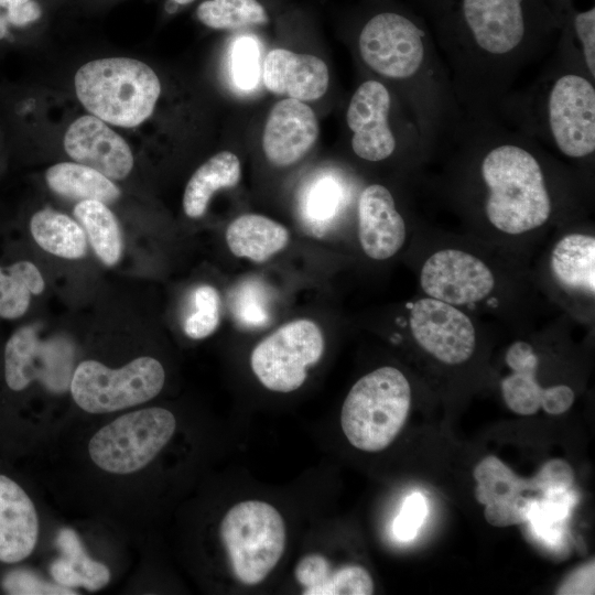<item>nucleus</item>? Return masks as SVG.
<instances>
[{
    "label": "nucleus",
    "instance_id": "19",
    "mask_svg": "<svg viewBox=\"0 0 595 595\" xmlns=\"http://www.w3.org/2000/svg\"><path fill=\"white\" fill-rule=\"evenodd\" d=\"M40 521L35 505L13 477L0 472V564L13 565L36 548Z\"/></svg>",
    "mask_w": 595,
    "mask_h": 595
},
{
    "label": "nucleus",
    "instance_id": "43",
    "mask_svg": "<svg viewBox=\"0 0 595 595\" xmlns=\"http://www.w3.org/2000/svg\"><path fill=\"white\" fill-rule=\"evenodd\" d=\"M172 1H174L177 4H187L194 0H172Z\"/></svg>",
    "mask_w": 595,
    "mask_h": 595
},
{
    "label": "nucleus",
    "instance_id": "30",
    "mask_svg": "<svg viewBox=\"0 0 595 595\" xmlns=\"http://www.w3.org/2000/svg\"><path fill=\"white\" fill-rule=\"evenodd\" d=\"M44 289L43 275L32 261L0 262V318H22L30 309L32 296L42 294Z\"/></svg>",
    "mask_w": 595,
    "mask_h": 595
},
{
    "label": "nucleus",
    "instance_id": "33",
    "mask_svg": "<svg viewBox=\"0 0 595 595\" xmlns=\"http://www.w3.org/2000/svg\"><path fill=\"white\" fill-rule=\"evenodd\" d=\"M574 502V493L570 489L534 497L527 522L537 537L552 545L558 544L564 537V523Z\"/></svg>",
    "mask_w": 595,
    "mask_h": 595
},
{
    "label": "nucleus",
    "instance_id": "4",
    "mask_svg": "<svg viewBox=\"0 0 595 595\" xmlns=\"http://www.w3.org/2000/svg\"><path fill=\"white\" fill-rule=\"evenodd\" d=\"M497 116L567 159L594 158L595 78L569 47L555 45L539 75L512 90Z\"/></svg>",
    "mask_w": 595,
    "mask_h": 595
},
{
    "label": "nucleus",
    "instance_id": "5",
    "mask_svg": "<svg viewBox=\"0 0 595 595\" xmlns=\"http://www.w3.org/2000/svg\"><path fill=\"white\" fill-rule=\"evenodd\" d=\"M75 91L95 117L132 128L153 112L161 93L154 71L129 57H106L84 64L75 74Z\"/></svg>",
    "mask_w": 595,
    "mask_h": 595
},
{
    "label": "nucleus",
    "instance_id": "3",
    "mask_svg": "<svg viewBox=\"0 0 595 595\" xmlns=\"http://www.w3.org/2000/svg\"><path fill=\"white\" fill-rule=\"evenodd\" d=\"M446 144L472 160L484 190V214L496 229L519 235L549 220L553 199L534 138L498 116H464Z\"/></svg>",
    "mask_w": 595,
    "mask_h": 595
},
{
    "label": "nucleus",
    "instance_id": "9",
    "mask_svg": "<svg viewBox=\"0 0 595 595\" xmlns=\"http://www.w3.org/2000/svg\"><path fill=\"white\" fill-rule=\"evenodd\" d=\"M164 381L163 366L150 356L134 358L119 368L107 367L97 360H84L75 368L69 389L80 409L104 414L153 399L162 390Z\"/></svg>",
    "mask_w": 595,
    "mask_h": 595
},
{
    "label": "nucleus",
    "instance_id": "8",
    "mask_svg": "<svg viewBox=\"0 0 595 595\" xmlns=\"http://www.w3.org/2000/svg\"><path fill=\"white\" fill-rule=\"evenodd\" d=\"M176 429L174 414L150 407L125 413L100 428L88 443V454L101 470L113 475L136 473L149 465Z\"/></svg>",
    "mask_w": 595,
    "mask_h": 595
},
{
    "label": "nucleus",
    "instance_id": "6",
    "mask_svg": "<svg viewBox=\"0 0 595 595\" xmlns=\"http://www.w3.org/2000/svg\"><path fill=\"white\" fill-rule=\"evenodd\" d=\"M410 404L405 376L394 367L378 368L350 388L340 412L343 432L358 450L382 451L403 428Z\"/></svg>",
    "mask_w": 595,
    "mask_h": 595
},
{
    "label": "nucleus",
    "instance_id": "20",
    "mask_svg": "<svg viewBox=\"0 0 595 595\" xmlns=\"http://www.w3.org/2000/svg\"><path fill=\"white\" fill-rule=\"evenodd\" d=\"M262 79L266 88L275 95L310 101L326 93L329 72L317 56L274 48L264 57Z\"/></svg>",
    "mask_w": 595,
    "mask_h": 595
},
{
    "label": "nucleus",
    "instance_id": "7",
    "mask_svg": "<svg viewBox=\"0 0 595 595\" xmlns=\"http://www.w3.org/2000/svg\"><path fill=\"white\" fill-rule=\"evenodd\" d=\"M219 533L236 578L261 583L280 561L286 541L280 512L260 500L240 501L224 516Z\"/></svg>",
    "mask_w": 595,
    "mask_h": 595
},
{
    "label": "nucleus",
    "instance_id": "25",
    "mask_svg": "<svg viewBox=\"0 0 595 595\" xmlns=\"http://www.w3.org/2000/svg\"><path fill=\"white\" fill-rule=\"evenodd\" d=\"M556 281L565 289L594 296L595 293V238L589 235L570 234L554 246L550 259Z\"/></svg>",
    "mask_w": 595,
    "mask_h": 595
},
{
    "label": "nucleus",
    "instance_id": "41",
    "mask_svg": "<svg viewBox=\"0 0 595 595\" xmlns=\"http://www.w3.org/2000/svg\"><path fill=\"white\" fill-rule=\"evenodd\" d=\"M558 594H594V561L572 572L556 591Z\"/></svg>",
    "mask_w": 595,
    "mask_h": 595
},
{
    "label": "nucleus",
    "instance_id": "34",
    "mask_svg": "<svg viewBox=\"0 0 595 595\" xmlns=\"http://www.w3.org/2000/svg\"><path fill=\"white\" fill-rule=\"evenodd\" d=\"M230 310L238 324L247 328L266 326L271 318L270 295L255 279L240 282L230 293Z\"/></svg>",
    "mask_w": 595,
    "mask_h": 595
},
{
    "label": "nucleus",
    "instance_id": "31",
    "mask_svg": "<svg viewBox=\"0 0 595 595\" xmlns=\"http://www.w3.org/2000/svg\"><path fill=\"white\" fill-rule=\"evenodd\" d=\"M74 215L84 227L97 257L106 266H115L121 256L122 239L119 223L107 205L99 201H80Z\"/></svg>",
    "mask_w": 595,
    "mask_h": 595
},
{
    "label": "nucleus",
    "instance_id": "35",
    "mask_svg": "<svg viewBox=\"0 0 595 595\" xmlns=\"http://www.w3.org/2000/svg\"><path fill=\"white\" fill-rule=\"evenodd\" d=\"M342 192L332 178L314 182L304 195L302 216L305 225L317 235L323 234L338 212Z\"/></svg>",
    "mask_w": 595,
    "mask_h": 595
},
{
    "label": "nucleus",
    "instance_id": "37",
    "mask_svg": "<svg viewBox=\"0 0 595 595\" xmlns=\"http://www.w3.org/2000/svg\"><path fill=\"white\" fill-rule=\"evenodd\" d=\"M4 593L13 595H74L73 588L61 586L42 578L26 569L9 571L1 581Z\"/></svg>",
    "mask_w": 595,
    "mask_h": 595
},
{
    "label": "nucleus",
    "instance_id": "18",
    "mask_svg": "<svg viewBox=\"0 0 595 595\" xmlns=\"http://www.w3.org/2000/svg\"><path fill=\"white\" fill-rule=\"evenodd\" d=\"M357 215L359 242L369 258L386 260L401 249L405 240V223L386 186H366L359 195Z\"/></svg>",
    "mask_w": 595,
    "mask_h": 595
},
{
    "label": "nucleus",
    "instance_id": "13",
    "mask_svg": "<svg viewBox=\"0 0 595 595\" xmlns=\"http://www.w3.org/2000/svg\"><path fill=\"white\" fill-rule=\"evenodd\" d=\"M410 328L416 343L447 365L467 361L476 346L470 318L452 304L424 298L410 312Z\"/></svg>",
    "mask_w": 595,
    "mask_h": 595
},
{
    "label": "nucleus",
    "instance_id": "12",
    "mask_svg": "<svg viewBox=\"0 0 595 595\" xmlns=\"http://www.w3.org/2000/svg\"><path fill=\"white\" fill-rule=\"evenodd\" d=\"M393 95L387 85L369 78L358 85L346 110V125L351 132L353 152L367 162L391 158L400 137L391 125Z\"/></svg>",
    "mask_w": 595,
    "mask_h": 595
},
{
    "label": "nucleus",
    "instance_id": "1",
    "mask_svg": "<svg viewBox=\"0 0 595 595\" xmlns=\"http://www.w3.org/2000/svg\"><path fill=\"white\" fill-rule=\"evenodd\" d=\"M428 23L468 118L495 117L524 71L552 53L545 0H411Z\"/></svg>",
    "mask_w": 595,
    "mask_h": 595
},
{
    "label": "nucleus",
    "instance_id": "17",
    "mask_svg": "<svg viewBox=\"0 0 595 595\" xmlns=\"http://www.w3.org/2000/svg\"><path fill=\"white\" fill-rule=\"evenodd\" d=\"M318 123L306 104L286 98L270 110L262 134V148L268 161L278 167L300 161L314 145Z\"/></svg>",
    "mask_w": 595,
    "mask_h": 595
},
{
    "label": "nucleus",
    "instance_id": "42",
    "mask_svg": "<svg viewBox=\"0 0 595 595\" xmlns=\"http://www.w3.org/2000/svg\"><path fill=\"white\" fill-rule=\"evenodd\" d=\"M2 4L0 2V40L4 39L8 35V21L4 12L1 11Z\"/></svg>",
    "mask_w": 595,
    "mask_h": 595
},
{
    "label": "nucleus",
    "instance_id": "15",
    "mask_svg": "<svg viewBox=\"0 0 595 595\" xmlns=\"http://www.w3.org/2000/svg\"><path fill=\"white\" fill-rule=\"evenodd\" d=\"M505 360L511 374L502 379L501 393L511 411L531 415L542 408L549 414H562L572 407L574 392L569 386L542 388L539 385V360L530 344L515 342L508 348Z\"/></svg>",
    "mask_w": 595,
    "mask_h": 595
},
{
    "label": "nucleus",
    "instance_id": "39",
    "mask_svg": "<svg viewBox=\"0 0 595 595\" xmlns=\"http://www.w3.org/2000/svg\"><path fill=\"white\" fill-rule=\"evenodd\" d=\"M428 513L425 497L420 493L409 495L393 522V533L401 541L415 538Z\"/></svg>",
    "mask_w": 595,
    "mask_h": 595
},
{
    "label": "nucleus",
    "instance_id": "10",
    "mask_svg": "<svg viewBox=\"0 0 595 595\" xmlns=\"http://www.w3.org/2000/svg\"><path fill=\"white\" fill-rule=\"evenodd\" d=\"M324 348V336L315 322L294 320L264 337L252 349L250 366L267 389L288 393L304 383L307 369L318 363Z\"/></svg>",
    "mask_w": 595,
    "mask_h": 595
},
{
    "label": "nucleus",
    "instance_id": "23",
    "mask_svg": "<svg viewBox=\"0 0 595 595\" xmlns=\"http://www.w3.org/2000/svg\"><path fill=\"white\" fill-rule=\"evenodd\" d=\"M46 345L37 328L26 324L18 327L6 340L2 349V380L12 393L25 391L44 371Z\"/></svg>",
    "mask_w": 595,
    "mask_h": 595
},
{
    "label": "nucleus",
    "instance_id": "2",
    "mask_svg": "<svg viewBox=\"0 0 595 595\" xmlns=\"http://www.w3.org/2000/svg\"><path fill=\"white\" fill-rule=\"evenodd\" d=\"M357 51L369 71L399 87L426 154L444 147L464 113L423 17L412 8L374 12L358 31Z\"/></svg>",
    "mask_w": 595,
    "mask_h": 595
},
{
    "label": "nucleus",
    "instance_id": "16",
    "mask_svg": "<svg viewBox=\"0 0 595 595\" xmlns=\"http://www.w3.org/2000/svg\"><path fill=\"white\" fill-rule=\"evenodd\" d=\"M64 149L75 162L115 181L126 178L134 163L125 139L93 115L72 122L64 137Z\"/></svg>",
    "mask_w": 595,
    "mask_h": 595
},
{
    "label": "nucleus",
    "instance_id": "36",
    "mask_svg": "<svg viewBox=\"0 0 595 595\" xmlns=\"http://www.w3.org/2000/svg\"><path fill=\"white\" fill-rule=\"evenodd\" d=\"M195 311L184 321V333L193 339H202L212 335L219 325L220 298L217 290L202 284L193 294Z\"/></svg>",
    "mask_w": 595,
    "mask_h": 595
},
{
    "label": "nucleus",
    "instance_id": "11",
    "mask_svg": "<svg viewBox=\"0 0 595 595\" xmlns=\"http://www.w3.org/2000/svg\"><path fill=\"white\" fill-rule=\"evenodd\" d=\"M474 478L477 482L475 497L485 507L486 521L499 528L528 521L534 497L524 496L526 491L540 496L562 485V474L551 462L533 477L524 479L494 455L486 456L475 466Z\"/></svg>",
    "mask_w": 595,
    "mask_h": 595
},
{
    "label": "nucleus",
    "instance_id": "32",
    "mask_svg": "<svg viewBox=\"0 0 595 595\" xmlns=\"http://www.w3.org/2000/svg\"><path fill=\"white\" fill-rule=\"evenodd\" d=\"M196 15L204 25L216 30H237L269 21L257 0H206L197 7Z\"/></svg>",
    "mask_w": 595,
    "mask_h": 595
},
{
    "label": "nucleus",
    "instance_id": "38",
    "mask_svg": "<svg viewBox=\"0 0 595 595\" xmlns=\"http://www.w3.org/2000/svg\"><path fill=\"white\" fill-rule=\"evenodd\" d=\"M232 78L241 89H252L259 78V47L250 37L239 39L231 53Z\"/></svg>",
    "mask_w": 595,
    "mask_h": 595
},
{
    "label": "nucleus",
    "instance_id": "40",
    "mask_svg": "<svg viewBox=\"0 0 595 595\" xmlns=\"http://www.w3.org/2000/svg\"><path fill=\"white\" fill-rule=\"evenodd\" d=\"M8 23L21 28L39 20L42 9L35 0H0Z\"/></svg>",
    "mask_w": 595,
    "mask_h": 595
},
{
    "label": "nucleus",
    "instance_id": "27",
    "mask_svg": "<svg viewBox=\"0 0 595 595\" xmlns=\"http://www.w3.org/2000/svg\"><path fill=\"white\" fill-rule=\"evenodd\" d=\"M241 176L238 156L230 151H221L204 162L188 180L183 209L190 218L202 217L213 194L219 188L232 187Z\"/></svg>",
    "mask_w": 595,
    "mask_h": 595
},
{
    "label": "nucleus",
    "instance_id": "26",
    "mask_svg": "<svg viewBox=\"0 0 595 595\" xmlns=\"http://www.w3.org/2000/svg\"><path fill=\"white\" fill-rule=\"evenodd\" d=\"M56 543L63 553V558L55 560L50 567L56 584L68 588L84 587L88 591H98L109 583V569L86 553L73 529H62Z\"/></svg>",
    "mask_w": 595,
    "mask_h": 595
},
{
    "label": "nucleus",
    "instance_id": "28",
    "mask_svg": "<svg viewBox=\"0 0 595 595\" xmlns=\"http://www.w3.org/2000/svg\"><path fill=\"white\" fill-rule=\"evenodd\" d=\"M45 181L54 193L68 199H94L107 205L120 197V190L112 180L77 162L52 165L45 172Z\"/></svg>",
    "mask_w": 595,
    "mask_h": 595
},
{
    "label": "nucleus",
    "instance_id": "24",
    "mask_svg": "<svg viewBox=\"0 0 595 595\" xmlns=\"http://www.w3.org/2000/svg\"><path fill=\"white\" fill-rule=\"evenodd\" d=\"M559 25L556 44L575 51L595 78V0H545Z\"/></svg>",
    "mask_w": 595,
    "mask_h": 595
},
{
    "label": "nucleus",
    "instance_id": "22",
    "mask_svg": "<svg viewBox=\"0 0 595 595\" xmlns=\"http://www.w3.org/2000/svg\"><path fill=\"white\" fill-rule=\"evenodd\" d=\"M289 240L285 226L258 214L241 215L226 229V242L231 253L258 263L284 249Z\"/></svg>",
    "mask_w": 595,
    "mask_h": 595
},
{
    "label": "nucleus",
    "instance_id": "21",
    "mask_svg": "<svg viewBox=\"0 0 595 595\" xmlns=\"http://www.w3.org/2000/svg\"><path fill=\"white\" fill-rule=\"evenodd\" d=\"M294 575L306 595H369L374 581L369 572L359 565L332 569L321 554H309L295 566Z\"/></svg>",
    "mask_w": 595,
    "mask_h": 595
},
{
    "label": "nucleus",
    "instance_id": "14",
    "mask_svg": "<svg viewBox=\"0 0 595 595\" xmlns=\"http://www.w3.org/2000/svg\"><path fill=\"white\" fill-rule=\"evenodd\" d=\"M420 284L430 298L463 305L486 298L495 286V278L477 257L457 249H443L424 262Z\"/></svg>",
    "mask_w": 595,
    "mask_h": 595
},
{
    "label": "nucleus",
    "instance_id": "29",
    "mask_svg": "<svg viewBox=\"0 0 595 595\" xmlns=\"http://www.w3.org/2000/svg\"><path fill=\"white\" fill-rule=\"evenodd\" d=\"M29 231L44 251L65 259H79L87 252L83 227L69 216L53 209H41L29 220Z\"/></svg>",
    "mask_w": 595,
    "mask_h": 595
}]
</instances>
